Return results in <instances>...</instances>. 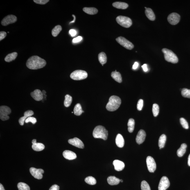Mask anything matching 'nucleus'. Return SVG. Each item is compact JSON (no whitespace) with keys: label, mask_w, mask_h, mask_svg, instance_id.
<instances>
[{"label":"nucleus","mask_w":190,"mask_h":190,"mask_svg":"<svg viewBox=\"0 0 190 190\" xmlns=\"http://www.w3.org/2000/svg\"><path fill=\"white\" fill-rule=\"evenodd\" d=\"M46 64V61L37 56H33L30 57L26 63L27 67L33 70L42 69Z\"/></svg>","instance_id":"1"},{"label":"nucleus","mask_w":190,"mask_h":190,"mask_svg":"<svg viewBox=\"0 0 190 190\" xmlns=\"http://www.w3.org/2000/svg\"><path fill=\"white\" fill-rule=\"evenodd\" d=\"M121 104V100L119 97L113 96L109 98L108 103L106 105V109L110 111H114L119 108Z\"/></svg>","instance_id":"2"},{"label":"nucleus","mask_w":190,"mask_h":190,"mask_svg":"<svg viewBox=\"0 0 190 190\" xmlns=\"http://www.w3.org/2000/svg\"><path fill=\"white\" fill-rule=\"evenodd\" d=\"M93 135L96 139H101L104 140H106L108 137V131L104 127L99 125L94 128Z\"/></svg>","instance_id":"3"},{"label":"nucleus","mask_w":190,"mask_h":190,"mask_svg":"<svg viewBox=\"0 0 190 190\" xmlns=\"http://www.w3.org/2000/svg\"><path fill=\"white\" fill-rule=\"evenodd\" d=\"M162 51L164 54V59L167 62L173 64H176L178 62L179 59L176 55L173 52L166 48H164Z\"/></svg>","instance_id":"4"},{"label":"nucleus","mask_w":190,"mask_h":190,"mask_svg":"<svg viewBox=\"0 0 190 190\" xmlns=\"http://www.w3.org/2000/svg\"><path fill=\"white\" fill-rule=\"evenodd\" d=\"M116 22L122 26L126 28L130 27L132 25V21L130 18L119 16L116 18Z\"/></svg>","instance_id":"5"},{"label":"nucleus","mask_w":190,"mask_h":190,"mask_svg":"<svg viewBox=\"0 0 190 190\" xmlns=\"http://www.w3.org/2000/svg\"><path fill=\"white\" fill-rule=\"evenodd\" d=\"M87 73L85 71L81 70H78L73 71L70 75L71 78L75 80L85 79L87 78Z\"/></svg>","instance_id":"6"},{"label":"nucleus","mask_w":190,"mask_h":190,"mask_svg":"<svg viewBox=\"0 0 190 190\" xmlns=\"http://www.w3.org/2000/svg\"><path fill=\"white\" fill-rule=\"evenodd\" d=\"M11 112L10 107L6 106H2L0 107V118L3 121H6L9 119L8 115Z\"/></svg>","instance_id":"7"},{"label":"nucleus","mask_w":190,"mask_h":190,"mask_svg":"<svg viewBox=\"0 0 190 190\" xmlns=\"http://www.w3.org/2000/svg\"><path fill=\"white\" fill-rule=\"evenodd\" d=\"M116 40L120 45L127 49L132 50L134 47V44L124 37H118L116 39Z\"/></svg>","instance_id":"8"},{"label":"nucleus","mask_w":190,"mask_h":190,"mask_svg":"<svg viewBox=\"0 0 190 190\" xmlns=\"http://www.w3.org/2000/svg\"><path fill=\"white\" fill-rule=\"evenodd\" d=\"M146 162L149 171L151 173H154L156 168L155 160L152 157L149 156L147 157Z\"/></svg>","instance_id":"9"},{"label":"nucleus","mask_w":190,"mask_h":190,"mask_svg":"<svg viewBox=\"0 0 190 190\" xmlns=\"http://www.w3.org/2000/svg\"><path fill=\"white\" fill-rule=\"evenodd\" d=\"M167 19L170 24L175 25L178 24L180 21V16L179 14L173 12L168 16Z\"/></svg>","instance_id":"10"},{"label":"nucleus","mask_w":190,"mask_h":190,"mask_svg":"<svg viewBox=\"0 0 190 190\" xmlns=\"http://www.w3.org/2000/svg\"><path fill=\"white\" fill-rule=\"evenodd\" d=\"M30 171L31 175L34 178L39 179V180H40L42 178V174L44 173V171L42 169H37L34 167L30 168Z\"/></svg>","instance_id":"11"},{"label":"nucleus","mask_w":190,"mask_h":190,"mask_svg":"<svg viewBox=\"0 0 190 190\" xmlns=\"http://www.w3.org/2000/svg\"><path fill=\"white\" fill-rule=\"evenodd\" d=\"M169 179L166 176H163L161 179L159 185V190H166L170 186Z\"/></svg>","instance_id":"12"},{"label":"nucleus","mask_w":190,"mask_h":190,"mask_svg":"<svg viewBox=\"0 0 190 190\" xmlns=\"http://www.w3.org/2000/svg\"><path fill=\"white\" fill-rule=\"evenodd\" d=\"M17 21V18L14 15H9L6 16L1 21V24L3 26H6L7 25L15 23Z\"/></svg>","instance_id":"13"},{"label":"nucleus","mask_w":190,"mask_h":190,"mask_svg":"<svg viewBox=\"0 0 190 190\" xmlns=\"http://www.w3.org/2000/svg\"><path fill=\"white\" fill-rule=\"evenodd\" d=\"M68 142L70 144L79 148L83 149L84 145L82 141L78 138L75 137L74 139L69 140Z\"/></svg>","instance_id":"14"},{"label":"nucleus","mask_w":190,"mask_h":190,"mask_svg":"<svg viewBox=\"0 0 190 190\" xmlns=\"http://www.w3.org/2000/svg\"><path fill=\"white\" fill-rule=\"evenodd\" d=\"M31 96L34 99L37 101H40L44 99V94L39 89H36L31 93Z\"/></svg>","instance_id":"15"},{"label":"nucleus","mask_w":190,"mask_h":190,"mask_svg":"<svg viewBox=\"0 0 190 190\" xmlns=\"http://www.w3.org/2000/svg\"><path fill=\"white\" fill-rule=\"evenodd\" d=\"M146 136V132L144 130H139L136 136V142L139 144H141L144 141Z\"/></svg>","instance_id":"16"},{"label":"nucleus","mask_w":190,"mask_h":190,"mask_svg":"<svg viewBox=\"0 0 190 190\" xmlns=\"http://www.w3.org/2000/svg\"><path fill=\"white\" fill-rule=\"evenodd\" d=\"M34 112L31 110H28L24 113V116L19 118V122L20 125L23 126L24 124V122L26 120L29 116L33 115Z\"/></svg>","instance_id":"17"},{"label":"nucleus","mask_w":190,"mask_h":190,"mask_svg":"<svg viewBox=\"0 0 190 190\" xmlns=\"http://www.w3.org/2000/svg\"><path fill=\"white\" fill-rule=\"evenodd\" d=\"M63 155L66 159L69 160H73L76 159L77 157L74 152L70 150H65L63 153Z\"/></svg>","instance_id":"18"},{"label":"nucleus","mask_w":190,"mask_h":190,"mask_svg":"<svg viewBox=\"0 0 190 190\" xmlns=\"http://www.w3.org/2000/svg\"><path fill=\"white\" fill-rule=\"evenodd\" d=\"M114 169L116 171H121L124 169L125 164L122 161L118 160H115L113 163Z\"/></svg>","instance_id":"19"},{"label":"nucleus","mask_w":190,"mask_h":190,"mask_svg":"<svg viewBox=\"0 0 190 190\" xmlns=\"http://www.w3.org/2000/svg\"><path fill=\"white\" fill-rule=\"evenodd\" d=\"M116 146L119 148H123L124 145V140L121 134H118L116 136Z\"/></svg>","instance_id":"20"},{"label":"nucleus","mask_w":190,"mask_h":190,"mask_svg":"<svg viewBox=\"0 0 190 190\" xmlns=\"http://www.w3.org/2000/svg\"><path fill=\"white\" fill-rule=\"evenodd\" d=\"M145 14L147 17L150 21H154L155 19V14L151 9L150 8H147L145 10Z\"/></svg>","instance_id":"21"},{"label":"nucleus","mask_w":190,"mask_h":190,"mask_svg":"<svg viewBox=\"0 0 190 190\" xmlns=\"http://www.w3.org/2000/svg\"><path fill=\"white\" fill-rule=\"evenodd\" d=\"M112 5L114 8L121 9H125L129 6L128 4L121 2H116L113 3Z\"/></svg>","instance_id":"22"},{"label":"nucleus","mask_w":190,"mask_h":190,"mask_svg":"<svg viewBox=\"0 0 190 190\" xmlns=\"http://www.w3.org/2000/svg\"><path fill=\"white\" fill-rule=\"evenodd\" d=\"M107 182L111 185H117L120 182L119 179L114 176H110L107 179Z\"/></svg>","instance_id":"23"},{"label":"nucleus","mask_w":190,"mask_h":190,"mask_svg":"<svg viewBox=\"0 0 190 190\" xmlns=\"http://www.w3.org/2000/svg\"><path fill=\"white\" fill-rule=\"evenodd\" d=\"M111 76L116 81L119 83H121L122 81L121 75L119 72L116 71H113L111 74Z\"/></svg>","instance_id":"24"},{"label":"nucleus","mask_w":190,"mask_h":190,"mask_svg":"<svg viewBox=\"0 0 190 190\" xmlns=\"http://www.w3.org/2000/svg\"><path fill=\"white\" fill-rule=\"evenodd\" d=\"M187 145L186 144H182L181 145L180 148L177 150V156L179 157H181L185 153L186 149L187 148Z\"/></svg>","instance_id":"25"},{"label":"nucleus","mask_w":190,"mask_h":190,"mask_svg":"<svg viewBox=\"0 0 190 190\" xmlns=\"http://www.w3.org/2000/svg\"><path fill=\"white\" fill-rule=\"evenodd\" d=\"M83 10L85 13L91 15H94L97 14L98 10L94 8H87L85 7L83 9Z\"/></svg>","instance_id":"26"},{"label":"nucleus","mask_w":190,"mask_h":190,"mask_svg":"<svg viewBox=\"0 0 190 190\" xmlns=\"http://www.w3.org/2000/svg\"><path fill=\"white\" fill-rule=\"evenodd\" d=\"M32 148L35 151H40L44 150L45 146L42 143H36L32 145Z\"/></svg>","instance_id":"27"},{"label":"nucleus","mask_w":190,"mask_h":190,"mask_svg":"<svg viewBox=\"0 0 190 190\" xmlns=\"http://www.w3.org/2000/svg\"><path fill=\"white\" fill-rule=\"evenodd\" d=\"M18 54L16 52H14L9 54L5 57V60L6 62H10L14 60L16 58Z\"/></svg>","instance_id":"28"},{"label":"nucleus","mask_w":190,"mask_h":190,"mask_svg":"<svg viewBox=\"0 0 190 190\" xmlns=\"http://www.w3.org/2000/svg\"><path fill=\"white\" fill-rule=\"evenodd\" d=\"M166 136L164 134H162L159 138V149L164 148L165 144L166 141Z\"/></svg>","instance_id":"29"},{"label":"nucleus","mask_w":190,"mask_h":190,"mask_svg":"<svg viewBox=\"0 0 190 190\" xmlns=\"http://www.w3.org/2000/svg\"><path fill=\"white\" fill-rule=\"evenodd\" d=\"M98 59L100 63L102 65L106 63L107 58L105 53L102 52L99 54L98 55Z\"/></svg>","instance_id":"30"},{"label":"nucleus","mask_w":190,"mask_h":190,"mask_svg":"<svg viewBox=\"0 0 190 190\" xmlns=\"http://www.w3.org/2000/svg\"><path fill=\"white\" fill-rule=\"evenodd\" d=\"M84 111L82 110L81 105L80 104H77L75 106L74 109V113L76 116H80Z\"/></svg>","instance_id":"31"},{"label":"nucleus","mask_w":190,"mask_h":190,"mask_svg":"<svg viewBox=\"0 0 190 190\" xmlns=\"http://www.w3.org/2000/svg\"><path fill=\"white\" fill-rule=\"evenodd\" d=\"M135 121L132 118H130L129 119L128 124V130L129 132L132 133L134 130Z\"/></svg>","instance_id":"32"},{"label":"nucleus","mask_w":190,"mask_h":190,"mask_svg":"<svg viewBox=\"0 0 190 190\" xmlns=\"http://www.w3.org/2000/svg\"><path fill=\"white\" fill-rule=\"evenodd\" d=\"M62 30L61 26H60V25H57V26H55L53 29L52 30V35L54 37H56L60 33Z\"/></svg>","instance_id":"33"},{"label":"nucleus","mask_w":190,"mask_h":190,"mask_svg":"<svg viewBox=\"0 0 190 190\" xmlns=\"http://www.w3.org/2000/svg\"><path fill=\"white\" fill-rule=\"evenodd\" d=\"M72 102V97L69 94L66 95L64 101V105L66 107H69L71 105Z\"/></svg>","instance_id":"34"},{"label":"nucleus","mask_w":190,"mask_h":190,"mask_svg":"<svg viewBox=\"0 0 190 190\" xmlns=\"http://www.w3.org/2000/svg\"><path fill=\"white\" fill-rule=\"evenodd\" d=\"M85 181L90 185H95L96 183V179L92 176H88L85 179Z\"/></svg>","instance_id":"35"},{"label":"nucleus","mask_w":190,"mask_h":190,"mask_svg":"<svg viewBox=\"0 0 190 190\" xmlns=\"http://www.w3.org/2000/svg\"><path fill=\"white\" fill-rule=\"evenodd\" d=\"M17 187L19 190H30L29 186L24 183H19L18 184Z\"/></svg>","instance_id":"36"},{"label":"nucleus","mask_w":190,"mask_h":190,"mask_svg":"<svg viewBox=\"0 0 190 190\" xmlns=\"http://www.w3.org/2000/svg\"><path fill=\"white\" fill-rule=\"evenodd\" d=\"M152 113L154 116L156 117L159 114V107L158 105L156 104H154L152 106Z\"/></svg>","instance_id":"37"},{"label":"nucleus","mask_w":190,"mask_h":190,"mask_svg":"<svg viewBox=\"0 0 190 190\" xmlns=\"http://www.w3.org/2000/svg\"><path fill=\"white\" fill-rule=\"evenodd\" d=\"M181 94L184 97L190 98V89L186 88L183 89Z\"/></svg>","instance_id":"38"},{"label":"nucleus","mask_w":190,"mask_h":190,"mask_svg":"<svg viewBox=\"0 0 190 190\" xmlns=\"http://www.w3.org/2000/svg\"><path fill=\"white\" fill-rule=\"evenodd\" d=\"M141 190H151L149 184L145 181L141 182Z\"/></svg>","instance_id":"39"},{"label":"nucleus","mask_w":190,"mask_h":190,"mask_svg":"<svg viewBox=\"0 0 190 190\" xmlns=\"http://www.w3.org/2000/svg\"><path fill=\"white\" fill-rule=\"evenodd\" d=\"M180 121L181 124L183 128L186 129L189 128V124L186 120L183 118H180Z\"/></svg>","instance_id":"40"},{"label":"nucleus","mask_w":190,"mask_h":190,"mask_svg":"<svg viewBox=\"0 0 190 190\" xmlns=\"http://www.w3.org/2000/svg\"><path fill=\"white\" fill-rule=\"evenodd\" d=\"M37 120L36 118L32 116H29L26 120L25 122L28 123L29 122H31L33 124H34L36 123Z\"/></svg>","instance_id":"41"},{"label":"nucleus","mask_w":190,"mask_h":190,"mask_svg":"<svg viewBox=\"0 0 190 190\" xmlns=\"http://www.w3.org/2000/svg\"><path fill=\"white\" fill-rule=\"evenodd\" d=\"M143 105V100L141 99L139 100L137 105V110L139 111H141L142 110Z\"/></svg>","instance_id":"42"},{"label":"nucleus","mask_w":190,"mask_h":190,"mask_svg":"<svg viewBox=\"0 0 190 190\" xmlns=\"http://www.w3.org/2000/svg\"><path fill=\"white\" fill-rule=\"evenodd\" d=\"M34 1L37 4L44 5L49 1V0H34Z\"/></svg>","instance_id":"43"},{"label":"nucleus","mask_w":190,"mask_h":190,"mask_svg":"<svg viewBox=\"0 0 190 190\" xmlns=\"http://www.w3.org/2000/svg\"><path fill=\"white\" fill-rule=\"evenodd\" d=\"M7 34L4 31H1L0 32V41H1L4 39L6 36Z\"/></svg>","instance_id":"44"},{"label":"nucleus","mask_w":190,"mask_h":190,"mask_svg":"<svg viewBox=\"0 0 190 190\" xmlns=\"http://www.w3.org/2000/svg\"><path fill=\"white\" fill-rule=\"evenodd\" d=\"M81 36H79L73 39V42L74 43H77L81 41L82 39Z\"/></svg>","instance_id":"45"},{"label":"nucleus","mask_w":190,"mask_h":190,"mask_svg":"<svg viewBox=\"0 0 190 190\" xmlns=\"http://www.w3.org/2000/svg\"><path fill=\"white\" fill-rule=\"evenodd\" d=\"M60 187L56 184H54L50 188L49 190H59Z\"/></svg>","instance_id":"46"},{"label":"nucleus","mask_w":190,"mask_h":190,"mask_svg":"<svg viewBox=\"0 0 190 190\" xmlns=\"http://www.w3.org/2000/svg\"><path fill=\"white\" fill-rule=\"evenodd\" d=\"M69 33L71 36H74L76 34V31L74 29H71L69 30Z\"/></svg>","instance_id":"47"},{"label":"nucleus","mask_w":190,"mask_h":190,"mask_svg":"<svg viewBox=\"0 0 190 190\" xmlns=\"http://www.w3.org/2000/svg\"><path fill=\"white\" fill-rule=\"evenodd\" d=\"M141 67L143 68V71H144L145 72H146V71H148V69L146 64H143V65L141 66Z\"/></svg>","instance_id":"48"},{"label":"nucleus","mask_w":190,"mask_h":190,"mask_svg":"<svg viewBox=\"0 0 190 190\" xmlns=\"http://www.w3.org/2000/svg\"><path fill=\"white\" fill-rule=\"evenodd\" d=\"M138 66H139V63L137 62H135L134 63L132 68L134 69H136L138 68Z\"/></svg>","instance_id":"49"},{"label":"nucleus","mask_w":190,"mask_h":190,"mask_svg":"<svg viewBox=\"0 0 190 190\" xmlns=\"http://www.w3.org/2000/svg\"><path fill=\"white\" fill-rule=\"evenodd\" d=\"M0 190H5L2 184H0Z\"/></svg>","instance_id":"50"},{"label":"nucleus","mask_w":190,"mask_h":190,"mask_svg":"<svg viewBox=\"0 0 190 190\" xmlns=\"http://www.w3.org/2000/svg\"><path fill=\"white\" fill-rule=\"evenodd\" d=\"M188 164L189 166H190V154L188 157Z\"/></svg>","instance_id":"51"},{"label":"nucleus","mask_w":190,"mask_h":190,"mask_svg":"<svg viewBox=\"0 0 190 190\" xmlns=\"http://www.w3.org/2000/svg\"><path fill=\"white\" fill-rule=\"evenodd\" d=\"M32 144H35V143H36V140L35 139H34L33 140V141H32Z\"/></svg>","instance_id":"52"},{"label":"nucleus","mask_w":190,"mask_h":190,"mask_svg":"<svg viewBox=\"0 0 190 190\" xmlns=\"http://www.w3.org/2000/svg\"><path fill=\"white\" fill-rule=\"evenodd\" d=\"M73 17H74V20L71 21V22L70 23H74L75 22V21H76V17H75V16L74 15H73Z\"/></svg>","instance_id":"53"},{"label":"nucleus","mask_w":190,"mask_h":190,"mask_svg":"<svg viewBox=\"0 0 190 190\" xmlns=\"http://www.w3.org/2000/svg\"><path fill=\"white\" fill-rule=\"evenodd\" d=\"M120 182H123V180H120Z\"/></svg>","instance_id":"54"}]
</instances>
